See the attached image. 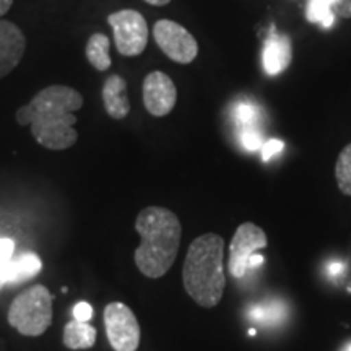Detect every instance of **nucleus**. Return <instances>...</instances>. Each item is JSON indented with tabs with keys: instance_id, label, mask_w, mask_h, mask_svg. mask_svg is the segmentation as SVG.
<instances>
[{
	"instance_id": "f257e3e1",
	"label": "nucleus",
	"mask_w": 351,
	"mask_h": 351,
	"mask_svg": "<svg viewBox=\"0 0 351 351\" xmlns=\"http://www.w3.org/2000/svg\"><path fill=\"white\" fill-rule=\"evenodd\" d=\"M82 106L83 96L75 88L51 85L16 111V122L20 125H32L34 140L47 150H67L78 140L77 130L73 129L77 122L73 112Z\"/></svg>"
},
{
	"instance_id": "f03ea898",
	"label": "nucleus",
	"mask_w": 351,
	"mask_h": 351,
	"mask_svg": "<svg viewBox=\"0 0 351 351\" xmlns=\"http://www.w3.org/2000/svg\"><path fill=\"white\" fill-rule=\"evenodd\" d=\"M140 245L135 263L147 278H161L168 274L178 257L182 226L176 213L165 207H147L135 219Z\"/></svg>"
},
{
	"instance_id": "7ed1b4c3",
	"label": "nucleus",
	"mask_w": 351,
	"mask_h": 351,
	"mask_svg": "<svg viewBox=\"0 0 351 351\" xmlns=\"http://www.w3.org/2000/svg\"><path fill=\"white\" fill-rule=\"evenodd\" d=\"M225 241L207 232L192 241L182 267V282L187 295L202 307H215L221 301L226 287L223 271Z\"/></svg>"
},
{
	"instance_id": "20e7f679",
	"label": "nucleus",
	"mask_w": 351,
	"mask_h": 351,
	"mask_svg": "<svg viewBox=\"0 0 351 351\" xmlns=\"http://www.w3.org/2000/svg\"><path fill=\"white\" fill-rule=\"evenodd\" d=\"M8 324L25 337H39L52 324V296L44 285L21 291L8 307Z\"/></svg>"
},
{
	"instance_id": "39448f33",
	"label": "nucleus",
	"mask_w": 351,
	"mask_h": 351,
	"mask_svg": "<svg viewBox=\"0 0 351 351\" xmlns=\"http://www.w3.org/2000/svg\"><path fill=\"white\" fill-rule=\"evenodd\" d=\"M108 23L112 28L119 54L137 57L147 49L148 25L142 13L135 10L114 12L108 16Z\"/></svg>"
},
{
	"instance_id": "423d86ee",
	"label": "nucleus",
	"mask_w": 351,
	"mask_h": 351,
	"mask_svg": "<svg viewBox=\"0 0 351 351\" xmlns=\"http://www.w3.org/2000/svg\"><path fill=\"white\" fill-rule=\"evenodd\" d=\"M104 327L114 351H137L140 326L134 311L124 302H109L104 307Z\"/></svg>"
},
{
	"instance_id": "0eeeda50",
	"label": "nucleus",
	"mask_w": 351,
	"mask_h": 351,
	"mask_svg": "<svg viewBox=\"0 0 351 351\" xmlns=\"http://www.w3.org/2000/svg\"><path fill=\"white\" fill-rule=\"evenodd\" d=\"M153 38L165 56L174 62L187 65L194 62L199 54V44L195 38L173 20H158L153 26Z\"/></svg>"
},
{
	"instance_id": "6e6552de",
	"label": "nucleus",
	"mask_w": 351,
	"mask_h": 351,
	"mask_svg": "<svg viewBox=\"0 0 351 351\" xmlns=\"http://www.w3.org/2000/svg\"><path fill=\"white\" fill-rule=\"evenodd\" d=\"M267 244H269L267 234L261 226L254 223H243L236 230L230 244V262H228L230 274L234 278H243L247 271L249 257L258 249L267 247Z\"/></svg>"
},
{
	"instance_id": "1a4fd4ad",
	"label": "nucleus",
	"mask_w": 351,
	"mask_h": 351,
	"mask_svg": "<svg viewBox=\"0 0 351 351\" xmlns=\"http://www.w3.org/2000/svg\"><path fill=\"white\" fill-rule=\"evenodd\" d=\"M143 104L155 117H165L173 111L178 101V90L171 77L163 72H152L143 80Z\"/></svg>"
},
{
	"instance_id": "9d476101",
	"label": "nucleus",
	"mask_w": 351,
	"mask_h": 351,
	"mask_svg": "<svg viewBox=\"0 0 351 351\" xmlns=\"http://www.w3.org/2000/svg\"><path fill=\"white\" fill-rule=\"evenodd\" d=\"M26 49L25 34L15 23L0 20V78L7 77L20 64Z\"/></svg>"
},
{
	"instance_id": "9b49d317",
	"label": "nucleus",
	"mask_w": 351,
	"mask_h": 351,
	"mask_svg": "<svg viewBox=\"0 0 351 351\" xmlns=\"http://www.w3.org/2000/svg\"><path fill=\"white\" fill-rule=\"evenodd\" d=\"M293 59L291 41L287 34L278 33L275 26H271L269 38L263 43L262 52V64L267 75L275 77L285 72L289 67Z\"/></svg>"
},
{
	"instance_id": "f8f14e48",
	"label": "nucleus",
	"mask_w": 351,
	"mask_h": 351,
	"mask_svg": "<svg viewBox=\"0 0 351 351\" xmlns=\"http://www.w3.org/2000/svg\"><path fill=\"white\" fill-rule=\"evenodd\" d=\"M103 103L111 119L121 121L129 116L130 101L127 96V82L121 75H111L103 85Z\"/></svg>"
},
{
	"instance_id": "ddd939ff",
	"label": "nucleus",
	"mask_w": 351,
	"mask_h": 351,
	"mask_svg": "<svg viewBox=\"0 0 351 351\" xmlns=\"http://www.w3.org/2000/svg\"><path fill=\"white\" fill-rule=\"evenodd\" d=\"M96 328L88 322L73 319L64 328V345L69 350H90L96 343Z\"/></svg>"
},
{
	"instance_id": "4468645a",
	"label": "nucleus",
	"mask_w": 351,
	"mask_h": 351,
	"mask_svg": "<svg viewBox=\"0 0 351 351\" xmlns=\"http://www.w3.org/2000/svg\"><path fill=\"white\" fill-rule=\"evenodd\" d=\"M111 41L106 34L95 33L86 43V59L98 72H106L111 67V56H109Z\"/></svg>"
},
{
	"instance_id": "2eb2a0df",
	"label": "nucleus",
	"mask_w": 351,
	"mask_h": 351,
	"mask_svg": "<svg viewBox=\"0 0 351 351\" xmlns=\"http://www.w3.org/2000/svg\"><path fill=\"white\" fill-rule=\"evenodd\" d=\"M335 179L341 194L351 197V143L346 145L337 158Z\"/></svg>"
},
{
	"instance_id": "dca6fc26",
	"label": "nucleus",
	"mask_w": 351,
	"mask_h": 351,
	"mask_svg": "<svg viewBox=\"0 0 351 351\" xmlns=\"http://www.w3.org/2000/svg\"><path fill=\"white\" fill-rule=\"evenodd\" d=\"M333 0H309L307 3V20L311 23H320L324 28H330L335 20V15L332 12Z\"/></svg>"
},
{
	"instance_id": "f3484780",
	"label": "nucleus",
	"mask_w": 351,
	"mask_h": 351,
	"mask_svg": "<svg viewBox=\"0 0 351 351\" xmlns=\"http://www.w3.org/2000/svg\"><path fill=\"white\" fill-rule=\"evenodd\" d=\"M15 267V274L19 275V278H32V276H34L39 270H41V258H39L36 254L28 252L19 258Z\"/></svg>"
},
{
	"instance_id": "a211bd4d",
	"label": "nucleus",
	"mask_w": 351,
	"mask_h": 351,
	"mask_svg": "<svg viewBox=\"0 0 351 351\" xmlns=\"http://www.w3.org/2000/svg\"><path fill=\"white\" fill-rule=\"evenodd\" d=\"M236 119L243 127V130L245 129H256V122L258 119V109L254 106L251 103H243L236 108Z\"/></svg>"
},
{
	"instance_id": "6ab92c4d",
	"label": "nucleus",
	"mask_w": 351,
	"mask_h": 351,
	"mask_svg": "<svg viewBox=\"0 0 351 351\" xmlns=\"http://www.w3.org/2000/svg\"><path fill=\"white\" fill-rule=\"evenodd\" d=\"M241 138H243V145L244 148H247V150L251 152H256L258 148H262V134L261 132H257L256 129H245L243 130V135H241Z\"/></svg>"
},
{
	"instance_id": "aec40b11",
	"label": "nucleus",
	"mask_w": 351,
	"mask_h": 351,
	"mask_svg": "<svg viewBox=\"0 0 351 351\" xmlns=\"http://www.w3.org/2000/svg\"><path fill=\"white\" fill-rule=\"evenodd\" d=\"M91 317H93V307H91L90 302H78L73 307V319L78 320V322H88Z\"/></svg>"
},
{
	"instance_id": "412c9836",
	"label": "nucleus",
	"mask_w": 351,
	"mask_h": 351,
	"mask_svg": "<svg viewBox=\"0 0 351 351\" xmlns=\"http://www.w3.org/2000/svg\"><path fill=\"white\" fill-rule=\"evenodd\" d=\"M283 148H285V145H283V142H280V140H269V142H265L262 145V160L269 161L271 156L278 155Z\"/></svg>"
},
{
	"instance_id": "4be33fe9",
	"label": "nucleus",
	"mask_w": 351,
	"mask_h": 351,
	"mask_svg": "<svg viewBox=\"0 0 351 351\" xmlns=\"http://www.w3.org/2000/svg\"><path fill=\"white\" fill-rule=\"evenodd\" d=\"M332 12L340 19H351V0H333Z\"/></svg>"
},
{
	"instance_id": "5701e85b",
	"label": "nucleus",
	"mask_w": 351,
	"mask_h": 351,
	"mask_svg": "<svg viewBox=\"0 0 351 351\" xmlns=\"http://www.w3.org/2000/svg\"><path fill=\"white\" fill-rule=\"evenodd\" d=\"M15 243L12 239H0V257L8 258L12 256Z\"/></svg>"
},
{
	"instance_id": "b1692460",
	"label": "nucleus",
	"mask_w": 351,
	"mask_h": 351,
	"mask_svg": "<svg viewBox=\"0 0 351 351\" xmlns=\"http://www.w3.org/2000/svg\"><path fill=\"white\" fill-rule=\"evenodd\" d=\"M262 262H263V257H262V256H257V254H252V256L249 257L247 269H256V267L262 265Z\"/></svg>"
},
{
	"instance_id": "393cba45",
	"label": "nucleus",
	"mask_w": 351,
	"mask_h": 351,
	"mask_svg": "<svg viewBox=\"0 0 351 351\" xmlns=\"http://www.w3.org/2000/svg\"><path fill=\"white\" fill-rule=\"evenodd\" d=\"M341 271H343V263L332 262L330 265H328V274L330 275H341Z\"/></svg>"
},
{
	"instance_id": "a878e982",
	"label": "nucleus",
	"mask_w": 351,
	"mask_h": 351,
	"mask_svg": "<svg viewBox=\"0 0 351 351\" xmlns=\"http://www.w3.org/2000/svg\"><path fill=\"white\" fill-rule=\"evenodd\" d=\"M13 5V0H0V16H3L10 10Z\"/></svg>"
},
{
	"instance_id": "bb28decb",
	"label": "nucleus",
	"mask_w": 351,
	"mask_h": 351,
	"mask_svg": "<svg viewBox=\"0 0 351 351\" xmlns=\"http://www.w3.org/2000/svg\"><path fill=\"white\" fill-rule=\"evenodd\" d=\"M143 2L150 3V5H155V7H165L168 5L171 0H143Z\"/></svg>"
},
{
	"instance_id": "cd10ccee",
	"label": "nucleus",
	"mask_w": 351,
	"mask_h": 351,
	"mask_svg": "<svg viewBox=\"0 0 351 351\" xmlns=\"http://www.w3.org/2000/svg\"><path fill=\"white\" fill-rule=\"evenodd\" d=\"M256 333H257V330H256V328H251V330H249V335H256Z\"/></svg>"
},
{
	"instance_id": "c85d7f7f",
	"label": "nucleus",
	"mask_w": 351,
	"mask_h": 351,
	"mask_svg": "<svg viewBox=\"0 0 351 351\" xmlns=\"http://www.w3.org/2000/svg\"><path fill=\"white\" fill-rule=\"evenodd\" d=\"M346 351H351V345H348V346H346Z\"/></svg>"
}]
</instances>
